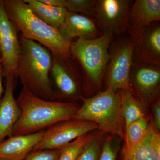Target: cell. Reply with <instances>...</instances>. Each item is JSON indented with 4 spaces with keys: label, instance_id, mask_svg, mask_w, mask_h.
Returning <instances> with one entry per match:
<instances>
[{
    "label": "cell",
    "instance_id": "obj_1",
    "mask_svg": "<svg viewBox=\"0 0 160 160\" xmlns=\"http://www.w3.org/2000/svg\"><path fill=\"white\" fill-rule=\"evenodd\" d=\"M16 100L21 114L12 136L32 134L73 119L80 107L74 102L43 99L23 87Z\"/></svg>",
    "mask_w": 160,
    "mask_h": 160
},
{
    "label": "cell",
    "instance_id": "obj_2",
    "mask_svg": "<svg viewBox=\"0 0 160 160\" xmlns=\"http://www.w3.org/2000/svg\"><path fill=\"white\" fill-rule=\"evenodd\" d=\"M19 40L17 75L23 88L41 98L56 101L50 78L52 53L40 43L21 35Z\"/></svg>",
    "mask_w": 160,
    "mask_h": 160
},
{
    "label": "cell",
    "instance_id": "obj_3",
    "mask_svg": "<svg viewBox=\"0 0 160 160\" xmlns=\"http://www.w3.org/2000/svg\"><path fill=\"white\" fill-rule=\"evenodd\" d=\"M3 4L9 20L23 37L40 43L52 54L72 57L71 42L37 17L24 0H4Z\"/></svg>",
    "mask_w": 160,
    "mask_h": 160
},
{
    "label": "cell",
    "instance_id": "obj_4",
    "mask_svg": "<svg viewBox=\"0 0 160 160\" xmlns=\"http://www.w3.org/2000/svg\"><path fill=\"white\" fill-rule=\"evenodd\" d=\"M115 38L103 32L98 38H77L71 42V54L78 64L83 76V89L93 93L101 89L109 59V47Z\"/></svg>",
    "mask_w": 160,
    "mask_h": 160
},
{
    "label": "cell",
    "instance_id": "obj_5",
    "mask_svg": "<svg viewBox=\"0 0 160 160\" xmlns=\"http://www.w3.org/2000/svg\"><path fill=\"white\" fill-rule=\"evenodd\" d=\"M83 105L73 119L95 123L104 132L125 138V122L122 113L119 91L107 88L91 97L81 98Z\"/></svg>",
    "mask_w": 160,
    "mask_h": 160
},
{
    "label": "cell",
    "instance_id": "obj_6",
    "mask_svg": "<svg viewBox=\"0 0 160 160\" xmlns=\"http://www.w3.org/2000/svg\"><path fill=\"white\" fill-rule=\"evenodd\" d=\"M133 63V43L128 32L112 40L104 81L106 89L130 90L129 77Z\"/></svg>",
    "mask_w": 160,
    "mask_h": 160
},
{
    "label": "cell",
    "instance_id": "obj_7",
    "mask_svg": "<svg viewBox=\"0 0 160 160\" xmlns=\"http://www.w3.org/2000/svg\"><path fill=\"white\" fill-rule=\"evenodd\" d=\"M52 56L50 77L56 101L60 98L72 102L81 99L83 79L78 64L72 56Z\"/></svg>",
    "mask_w": 160,
    "mask_h": 160
},
{
    "label": "cell",
    "instance_id": "obj_8",
    "mask_svg": "<svg viewBox=\"0 0 160 160\" xmlns=\"http://www.w3.org/2000/svg\"><path fill=\"white\" fill-rule=\"evenodd\" d=\"M131 0H96L93 18L103 32L110 33L115 38L127 32Z\"/></svg>",
    "mask_w": 160,
    "mask_h": 160
},
{
    "label": "cell",
    "instance_id": "obj_9",
    "mask_svg": "<svg viewBox=\"0 0 160 160\" xmlns=\"http://www.w3.org/2000/svg\"><path fill=\"white\" fill-rule=\"evenodd\" d=\"M98 129L96 124L89 121L72 119L60 122L45 130L32 151L61 149L79 137Z\"/></svg>",
    "mask_w": 160,
    "mask_h": 160
},
{
    "label": "cell",
    "instance_id": "obj_10",
    "mask_svg": "<svg viewBox=\"0 0 160 160\" xmlns=\"http://www.w3.org/2000/svg\"><path fill=\"white\" fill-rule=\"evenodd\" d=\"M160 85V66L133 62L129 77L130 90L144 107L158 98Z\"/></svg>",
    "mask_w": 160,
    "mask_h": 160
},
{
    "label": "cell",
    "instance_id": "obj_11",
    "mask_svg": "<svg viewBox=\"0 0 160 160\" xmlns=\"http://www.w3.org/2000/svg\"><path fill=\"white\" fill-rule=\"evenodd\" d=\"M18 30L9 20L0 0V60L2 66L3 78L17 75L20 43Z\"/></svg>",
    "mask_w": 160,
    "mask_h": 160
},
{
    "label": "cell",
    "instance_id": "obj_12",
    "mask_svg": "<svg viewBox=\"0 0 160 160\" xmlns=\"http://www.w3.org/2000/svg\"><path fill=\"white\" fill-rule=\"evenodd\" d=\"M133 43V62L160 66V24L128 32Z\"/></svg>",
    "mask_w": 160,
    "mask_h": 160
},
{
    "label": "cell",
    "instance_id": "obj_13",
    "mask_svg": "<svg viewBox=\"0 0 160 160\" xmlns=\"http://www.w3.org/2000/svg\"><path fill=\"white\" fill-rule=\"evenodd\" d=\"M18 78L12 75L5 78V91L0 99V143L11 136L21 115V109L14 96Z\"/></svg>",
    "mask_w": 160,
    "mask_h": 160
},
{
    "label": "cell",
    "instance_id": "obj_14",
    "mask_svg": "<svg viewBox=\"0 0 160 160\" xmlns=\"http://www.w3.org/2000/svg\"><path fill=\"white\" fill-rule=\"evenodd\" d=\"M64 39L71 42L76 38L91 39L98 38L102 32L93 18L68 11L64 23L58 29Z\"/></svg>",
    "mask_w": 160,
    "mask_h": 160
},
{
    "label": "cell",
    "instance_id": "obj_15",
    "mask_svg": "<svg viewBox=\"0 0 160 160\" xmlns=\"http://www.w3.org/2000/svg\"><path fill=\"white\" fill-rule=\"evenodd\" d=\"M160 21V0H136L132 4L127 32H135Z\"/></svg>",
    "mask_w": 160,
    "mask_h": 160
},
{
    "label": "cell",
    "instance_id": "obj_16",
    "mask_svg": "<svg viewBox=\"0 0 160 160\" xmlns=\"http://www.w3.org/2000/svg\"><path fill=\"white\" fill-rule=\"evenodd\" d=\"M45 131L11 136L4 140L0 143V159L24 160L42 139Z\"/></svg>",
    "mask_w": 160,
    "mask_h": 160
},
{
    "label": "cell",
    "instance_id": "obj_17",
    "mask_svg": "<svg viewBox=\"0 0 160 160\" xmlns=\"http://www.w3.org/2000/svg\"><path fill=\"white\" fill-rule=\"evenodd\" d=\"M129 160H160V134L149 124L145 137Z\"/></svg>",
    "mask_w": 160,
    "mask_h": 160
},
{
    "label": "cell",
    "instance_id": "obj_18",
    "mask_svg": "<svg viewBox=\"0 0 160 160\" xmlns=\"http://www.w3.org/2000/svg\"><path fill=\"white\" fill-rule=\"evenodd\" d=\"M149 124L146 117L132 123L125 130V144L121 160H129L146 134Z\"/></svg>",
    "mask_w": 160,
    "mask_h": 160
},
{
    "label": "cell",
    "instance_id": "obj_19",
    "mask_svg": "<svg viewBox=\"0 0 160 160\" xmlns=\"http://www.w3.org/2000/svg\"><path fill=\"white\" fill-rule=\"evenodd\" d=\"M121 98V109L125 130L132 123L145 117L144 107L130 90L119 91Z\"/></svg>",
    "mask_w": 160,
    "mask_h": 160
},
{
    "label": "cell",
    "instance_id": "obj_20",
    "mask_svg": "<svg viewBox=\"0 0 160 160\" xmlns=\"http://www.w3.org/2000/svg\"><path fill=\"white\" fill-rule=\"evenodd\" d=\"M94 136V134L89 132L79 137L61 149L62 152L58 160H76L83 146Z\"/></svg>",
    "mask_w": 160,
    "mask_h": 160
},
{
    "label": "cell",
    "instance_id": "obj_21",
    "mask_svg": "<svg viewBox=\"0 0 160 160\" xmlns=\"http://www.w3.org/2000/svg\"><path fill=\"white\" fill-rule=\"evenodd\" d=\"M96 0H62V6L69 12L93 18Z\"/></svg>",
    "mask_w": 160,
    "mask_h": 160
},
{
    "label": "cell",
    "instance_id": "obj_22",
    "mask_svg": "<svg viewBox=\"0 0 160 160\" xmlns=\"http://www.w3.org/2000/svg\"><path fill=\"white\" fill-rule=\"evenodd\" d=\"M34 14L44 22L58 29L49 6L40 0H24Z\"/></svg>",
    "mask_w": 160,
    "mask_h": 160
},
{
    "label": "cell",
    "instance_id": "obj_23",
    "mask_svg": "<svg viewBox=\"0 0 160 160\" xmlns=\"http://www.w3.org/2000/svg\"><path fill=\"white\" fill-rule=\"evenodd\" d=\"M101 148L99 138L94 136L83 146L76 160H98Z\"/></svg>",
    "mask_w": 160,
    "mask_h": 160
},
{
    "label": "cell",
    "instance_id": "obj_24",
    "mask_svg": "<svg viewBox=\"0 0 160 160\" xmlns=\"http://www.w3.org/2000/svg\"><path fill=\"white\" fill-rule=\"evenodd\" d=\"M118 150V142L109 137L103 142L98 160H116Z\"/></svg>",
    "mask_w": 160,
    "mask_h": 160
},
{
    "label": "cell",
    "instance_id": "obj_25",
    "mask_svg": "<svg viewBox=\"0 0 160 160\" xmlns=\"http://www.w3.org/2000/svg\"><path fill=\"white\" fill-rule=\"evenodd\" d=\"M61 152V149H45L32 151L24 160H58Z\"/></svg>",
    "mask_w": 160,
    "mask_h": 160
},
{
    "label": "cell",
    "instance_id": "obj_26",
    "mask_svg": "<svg viewBox=\"0 0 160 160\" xmlns=\"http://www.w3.org/2000/svg\"><path fill=\"white\" fill-rule=\"evenodd\" d=\"M48 6L58 29L64 23L68 11L64 7Z\"/></svg>",
    "mask_w": 160,
    "mask_h": 160
},
{
    "label": "cell",
    "instance_id": "obj_27",
    "mask_svg": "<svg viewBox=\"0 0 160 160\" xmlns=\"http://www.w3.org/2000/svg\"><path fill=\"white\" fill-rule=\"evenodd\" d=\"M152 113L153 123H152L155 129L159 132L160 131V99H156L152 102Z\"/></svg>",
    "mask_w": 160,
    "mask_h": 160
},
{
    "label": "cell",
    "instance_id": "obj_28",
    "mask_svg": "<svg viewBox=\"0 0 160 160\" xmlns=\"http://www.w3.org/2000/svg\"><path fill=\"white\" fill-rule=\"evenodd\" d=\"M2 63H0V98L5 91V89L3 86V77L2 74Z\"/></svg>",
    "mask_w": 160,
    "mask_h": 160
},
{
    "label": "cell",
    "instance_id": "obj_29",
    "mask_svg": "<svg viewBox=\"0 0 160 160\" xmlns=\"http://www.w3.org/2000/svg\"><path fill=\"white\" fill-rule=\"evenodd\" d=\"M0 63H2V62H1V60H0Z\"/></svg>",
    "mask_w": 160,
    "mask_h": 160
},
{
    "label": "cell",
    "instance_id": "obj_30",
    "mask_svg": "<svg viewBox=\"0 0 160 160\" xmlns=\"http://www.w3.org/2000/svg\"><path fill=\"white\" fill-rule=\"evenodd\" d=\"M0 160H1V159H0Z\"/></svg>",
    "mask_w": 160,
    "mask_h": 160
}]
</instances>
